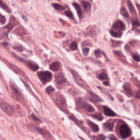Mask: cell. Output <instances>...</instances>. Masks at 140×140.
Masks as SVG:
<instances>
[{
    "mask_svg": "<svg viewBox=\"0 0 140 140\" xmlns=\"http://www.w3.org/2000/svg\"><path fill=\"white\" fill-rule=\"evenodd\" d=\"M37 75L43 84H45L52 79V74L49 71H40L37 73Z\"/></svg>",
    "mask_w": 140,
    "mask_h": 140,
    "instance_id": "1",
    "label": "cell"
},
{
    "mask_svg": "<svg viewBox=\"0 0 140 140\" xmlns=\"http://www.w3.org/2000/svg\"><path fill=\"white\" fill-rule=\"evenodd\" d=\"M0 107L4 112L10 116H13L15 113L14 107L11 104L6 101H1L0 102Z\"/></svg>",
    "mask_w": 140,
    "mask_h": 140,
    "instance_id": "2",
    "label": "cell"
},
{
    "mask_svg": "<svg viewBox=\"0 0 140 140\" xmlns=\"http://www.w3.org/2000/svg\"><path fill=\"white\" fill-rule=\"evenodd\" d=\"M77 107L80 108H82L85 111L89 112H93L95 111V109L92 106L89 104L82 98H80L77 102Z\"/></svg>",
    "mask_w": 140,
    "mask_h": 140,
    "instance_id": "3",
    "label": "cell"
},
{
    "mask_svg": "<svg viewBox=\"0 0 140 140\" xmlns=\"http://www.w3.org/2000/svg\"><path fill=\"white\" fill-rule=\"evenodd\" d=\"M10 86L13 97L17 101H21L22 99V94L18 89L17 86L13 83H10Z\"/></svg>",
    "mask_w": 140,
    "mask_h": 140,
    "instance_id": "4",
    "label": "cell"
},
{
    "mask_svg": "<svg viewBox=\"0 0 140 140\" xmlns=\"http://www.w3.org/2000/svg\"><path fill=\"white\" fill-rule=\"evenodd\" d=\"M55 101L58 107L62 110H65L67 107L66 100L61 94H57L55 99Z\"/></svg>",
    "mask_w": 140,
    "mask_h": 140,
    "instance_id": "5",
    "label": "cell"
},
{
    "mask_svg": "<svg viewBox=\"0 0 140 140\" xmlns=\"http://www.w3.org/2000/svg\"><path fill=\"white\" fill-rule=\"evenodd\" d=\"M120 133L122 138L125 139L130 135V129L126 125L122 124L120 128Z\"/></svg>",
    "mask_w": 140,
    "mask_h": 140,
    "instance_id": "6",
    "label": "cell"
},
{
    "mask_svg": "<svg viewBox=\"0 0 140 140\" xmlns=\"http://www.w3.org/2000/svg\"><path fill=\"white\" fill-rule=\"evenodd\" d=\"M113 28L115 30L118 31H124L125 30V26L122 21H117L114 23L113 25Z\"/></svg>",
    "mask_w": 140,
    "mask_h": 140,
    "instance_id": "7",
    "label": "cell"
},
{
    "mask_svg": "<svg viewBox=\"0 0 140 140\" xmlns=\"http://www.w3.org/2000/svg\"><path fill=\"white\" fill-rule=\"evenodd\" d=\"M98 79H100V80L103 81V84L106 85L108 86V77L107 76V74L105 73L104 72H102L100 73H99L97 76Z\"/></svg>",
    "mask_w": 140,
    "mask_h": 140,
    "instance_id": "8",
    "label": "cell"
},
{
    "mask_svg": "<svg viewBox=\"0 0 140 140\" xmlns=\"http://www.w3.org/2000/svg\"><path fill=\"white\" fill-rule=\"evenodd\" d=\"M26 65L30 69L33 71H37L39 68L38 65H37V64L32 61L27 62Z\"/></svg>",
    "mask_w": 140,
    "mask_h": 140,
    "instance_id": "9",
    "label": "cell"
},
{
    "mask_svg": "<svg viewBox=\"0 0 140 140\" xmlns=\"http://www.w3.org/2000/svg\"><path fill=\"white\" fill-rule=\"evenodd\" d=\"M55 81L56 82L57 84L60 85L64 83L65 82H66V80L64 78L63 74L60 73L55 77Z\"/></svg>",
    "mask_w": 140,
    "mask_h": 140,
    "instance_id": "10",
    "label": "cell"
},
{
    "mask_svg": "<svg viewBox=\"0 0 140 140\" xmlns=\"http://www.w3.org/2000/svg\"><path fill=\"white\" fill-rule=\"evenodd\" d=\"M89 98L90 100L95 102H99L102 101V100L100 97L90 92L89 93Z\"/></svg>",
    "mask_w": 140,
    "mask_h": 140,
    "instance_id": "11",
    "label": "cell"
},
{
    "mask_svg": "<svg viewBox=\"0 0 140 140\" xmlns=\"http://www.w3.org/2000/svg\"><path fill=\"white\" fill-rule=\"evenodd\" d=\"M103 110H104V114L107 116L113 117L116 115V114L112 110L108 108V107H105V106L103 107Z\"/></svg>",
    "mask_w": 140,
    "mask_h": 140,
    "instance_id": "12",
    "label": "cell"
},
{
    "mask_svg": "<svg viewBox=\"0 0 140 140\" xmlns=\"http://www.w3.org/2000/svg\"><path fill=\"white\" fill-rule=\"evenodd\" d=\"M114 120H108L104 124V127L108 131H112L114 126Z\"/></svg>",
    "mask_w": 140,
    "mask_h": 140,
    "instance_id": "13",
    "label": "cell"
},
{
    "mask_svg": "<svg viewBox=\"0 0 140 140\" xmlns=\"http://www.w3.org/2000/svg\"><path fill=\"white\" fill-rule=\"evenodd\" d=\"M73 6H74L75 9L76 10L77 14L79 17V18H80V19L82 18L83 17V12H82V9L80 7V6H79V5L77 3H74L73 4Z\"/></svg>",
    "mask_w": 140,
    "mask_h": 140,
    "instance_id": "14",
    "label": "cell"
},
{
    "mask_svg": "<svg viewBox=\"0 0 140 140\" xmlns=\"http://www.w3.org/2000/svg\"><path fill=\"white\" fill-rule=\"evenodd\" d=\"M80 2L85 11H89L91 10V5L89 2L84 0H81Z\"/></svg>",
    "mask_w": 140,
    "mask_h": 140,
    "instance_id": "15",
    "label": "cell"
},
{
    "mask_svg": "<svg viewBox=\"0 0 140 140\" xmlns=\"http://www.w3.org/2000/svg\"><path fill=\"white\" fill-rule=\"evenodd\" d=\"M87 124L89 125V126L92 129V130L94 132H98L99 131V127L97 125L93 123L90 120H87Z\"/></svg>",
    "mask_w": 140,
    "mask_h": 140,
    "instance_id": "16",
    "label": "cell"
},
{
    "mask_svg": "<svg viewBox=\"0 0 140 140\" xmlns=\"http://www.w3.org/2000/svg\"><path fill=\"white\" fill-rule=\"evenodd\" d=\"M59 68L60 65L59 63L57 62H53L50 65V69L52 71H57L59 69Z\"/></svg>",
    "mask_w": 140,
    "mask_h": 140,
    "instance_id": "17",
    "label": "cell"
},
{
    "mask_svg": "<svg viewBox=\"0 0 140 140\" xmlns=\"http://www.w3.org/2000/svg\"><path fill=\"white\" fill-rule=\"evenodd\" d=\"M110 33L112 36L115 38H120L122 35V33L119 31H115L111 30L110 31Z\"/></svg>",
    "mask_w": 140,
    "mask_h": 140,
    "instance_id": "18",
    "label": "cell"
},
{
    "mask_svg": "<svg viewBox=\"0 0 140 140\" xmlns=\"http://www.w3.org/2000/svg\"><path fill=\"white\" fill-rule=\"evenodd\" d=\"M52 6L57 11H63L65 9L64 7L62 5L59 4L58 3H53V4H52Z\"/></svg>",
    "mask_w": 140,
    "mask_h": 140,
    "instance_id": "19",
    "label": "cell"
},
{
    "mask_svg": "<svg viewBox=\"0 0 140 140\" xmlns=\"http://www.w3.org/2000/svg\"><path fill=\"white\" fill-rule=\"evenodd\" d=\"M0 7L7 13H10L11 12V10L9 8V7L3 1H2L1 0H0Z\"/></svg>",
    "mask_w": 140,
    "mask_h": 140,
    "instance_id": "20",
    "label": "cell"
},
{
    "mask_svg": "<svg viewBox=\"0 0 140 140\" xmlns=\"http://www.w3.org/2000/svg\"><path fill=\"white\" fill-rule=\"evenodd\" d=\"M77 49V44L76 42H73L71 43L70 45V49L71 51H75Z\"/></svg>",
    "mask_w": 140,
    "mask_h": 140,
    "instance_id": "21",
    "label": "cell"
},
{
    "mask_svg": "<svg viewBox=\"0 0 140 140\" xmlns=\"http://www.w3.org/2000/svg\"><path fill=\"white\" fill-rule=\"evenodd\" d=\"M121 13L123 17H127V18L128 17V14L125 8L122 7L121 8Z\"/></svg>",
    "mask_w": 140,
    "mask_h": 140,
    "instance_id": "22",
    "label": "cell"
},
{
    "mask_svg": "<svg viewBox=\"0 0 140 140\" xmlns=\"http://www.w3.org/2000/svg\"><path fill=\"white\" fill-rule=\"evenodd\" d=\"M54 91H55V89L53 87L51 86H48L45 89V92L47 93H48V94H51V93H52Z\"/></svg>",
    "mask_w": 140,
    "mask_h": 140,
    "instance_id": "23",
    "label": "cell"
},
{
    "mask_svg": "<svg viewBox=\"0 0 140 140\" xmlns=\"http://www.w3.org/2000/svg\"><path fill=\"white\" fill-rule=\"evenodd\" d=\"M128 5V7L129 8L130 11L131 13H132L133 14L134 13H135V11L134 8L133 6L132 5V3H131L130 1H128L127 2Z\"/></svg>",
    "mask_w": 140,
    "mask_h": 140,
    "instance_id": "24",
    "label": "cell"
},
{
    "mask_svg": "<svg viewBox=\"0 0 140 140\" xmlns=\"http://www.w3.org/2000/svg\"><path fill=\"white\" fill-rule=\"evenodd\" d=\"M93 118H95L96 119L100 121L102 120L103 119V117L102 116V115L100 114L97 113L94 115H93Z\"/></svg>",
    "mask_w": 140,
    "mask_h": 140,
    "instance_id": "25",
    "label": "cell"
},
{
    "mask_svg": "<svg viewBox=\"0 0 140 140\" xmlns=\"http://www.w3.org/2000/svg\"><path fill=\"white\" fill-rule=\"evenodd\" d=\"M65 14H66V16H67L70 19H73V13L69 11V10H67L65 12Z\"/></svg>",
    "mask_w": 140,
    "mask_h": 140,
    "instance_id": "26",
    "label": "cell"
},
{
    "mask_svg": "<svg viewBox=\"0 0 140 140\" xmlns=\"http://www.w3.org/2000/svg\"><path fill=\"white\" fill-rule=\"evenodd\" d=\"M36 130L37 131V132H38V133H41V134H42L44 136H45V135H47L48 136V135L47 134V132L44 131V130H42V129H40V128H36Z\"/></svg>",
    "mask_w": 140,
    "mask_h": 140,
    "instance_id": "27",
    "label": "cell"
},
{
    "mask_svg": "<svg viewBox=\"0 0 140 140\" xmlns=\"http://www.w3.org/2000/svg\"><path fill=\"white\" fill-rule=\"evenodd\" d=\"M133 58L136 61H140V56L137 53H134L133 55Z\"/></svg>",
    "mask_w": 140,
    "mask_h": 140,
    "instance_id": "28",
    "label": "cell"
},
{
    "mask_svg": "<svg viewBox=\"0 0 140 140\" xmlns=\"http://www.w3.org/2000/svg\"><path fill=\"white\" fill-rule=\"evenodd\" d=\"M124 89H125L126 91L128 93H130L131 94V89L130 87H129L128 85H125L124 86Z\"/></svg>",
    "mask_w": 140,
    "mask_h": 140,
    "instance_id": "29",
    "label": "cell"
},
{
    "mask_svg": "<svg viewBox=\"0 0 140 140\" xmlns=\"http://www.w3.org/2000/svg\"><path fill=\"white\" fill-rule=\"evenodd\" d=\"M6 22V19L4 16L0 14V22L2 24H4Z\"/></svg>",
    "mask_w": 140,
    "mask_h": 140,
    "instance_id": "30",
    "label": "cell"
},
{
    "mask_svg": "<svg viewBox=\"0 0 140 140\" xmlns=\"http://www.w3.org/2000/svg\"><path fill=\"white\" fill-rule=\"evenodd\" d=\"M89 49L88 48H85L83 49V54L85 56L88 55L89 53Z\"/></svg>",
    "mask_w": 140,
    "mask_h": 140,
    "instance_id": "31",
    "label": "cell"
},
{
    "mask_svg": "<svg viewBox=\"0 0 140 140\" xmlns=\"http://www.w3.org/2000/svg\"><path fill=\"white\" fill-rule=\"evenodd\" d=\"M94 53H95V56L97 58H99L101 56V52L100 50H97L95 51Z\"/></svg>",
    "mask_w": 140,
    "mask_h": 140,
    "instance_id": "32",
    "label": "cell"
},
{
    "mask_svg": "<svg viewBox=\"0 0 140 140\" xmlns=\"http://www.w3.org/2000/svg\"><path fill=\"white\" fill-rule=\"evenodd\" d=\"M132 25L133 26V27H136L139 26L140 25V24H139V22L138 21L134 20L132 21Z\"/></svg>",
    "mask_w": 140,
    "mask_h": 140,
    "instance_id": "33",
    "label": "cell"
},
{
    "mask_svg": "<svg viewBox=\"0 0 140 140\" xmlns=\"http://www.w3.org/2000/svg\"><path fill=\"white\" fill-rule=\"evenodd\" d=\"M32 117L34 121H37V122H38V121H40V120L38 119V118L37 117L34 115H32Z\"/></svg>",
    "mask_w": 140,
    "mask_h": 140,
    "instance_id": "34",
    "label": "cell"
},
{
    "mask_svg": "<svg viewBox=\"0 0 140 140\" xmlns=\"http://www.w3.org/2000/svg\"><path fill=\"white\" fill-rule=\"evenodd\" d=\"M14 49H15V50H17V51H22V49L21 47H19V46H16L15 47H14Z\"/></svg>",
    "mask_w": 140,
    "mask_h": 140,
    "instance_id": "35",
    "label": "cell"
},
{
    "mask_svg": "<svg viewBox=\"0 0 140 140\" xmlns=\"http://www.w3.org/2000/svg\"><path fill=\"white\" fill-rule=\"evenodd\" d=\"M136 98L140 99V90L136 92Z\"/></svg>",
    "mask_w": 140,
    "mask_h": 140,
    "instance_id": "36",
    "label": "cell"
},
{
    "mask_svg": "<svg viewBox=\"0 0 140 140\" xmlns=\"http://www.w3.org/2000/svg\"><path fill=\"white\" fill-rule=\"evenodd\" d=\"M137 6L138 7V10H139V13H140V6H139V5H137Z\"/></svg>",
    "mask_w": 140,
    "mask_h": 140,
    "instance_id": "37",
    "label": "cell"
},
{
    "mask_svg": "<svg viewBox=\"0 0 140 140\" xmlns=\"http://www.w3.org/2000/svg\"></svg>",
    "mask_w": 140,
    "mask_h": 140,
    "instance_id": "38",
    "label": "cell"
}]
</instances>
